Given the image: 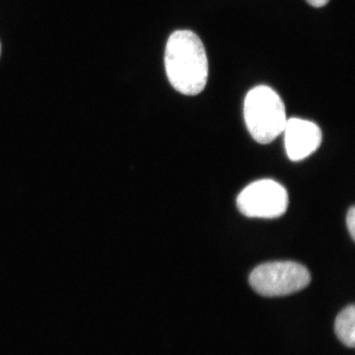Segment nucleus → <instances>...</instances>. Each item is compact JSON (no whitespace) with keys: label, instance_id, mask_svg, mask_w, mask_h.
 <instances>
[{"label":"nucleus","instance_id":"f257e3e1","mask_svg":"<svg viewBox=\"0 0 355 355\" xmlns=\"http://www.w3.org/2000/svg\"><path fill=\"white\" fill-rule=\"evenodd\" d=\"M165 69L175 90L187 96L202 93L209 78V60L202 40L190 30H178L168 39Z\"/></svg>","mask_w":355,"mask_h":355},{"label":"nucleus","instance_id":"f03ea898","mask_svg":"<svg viewBox=\"0 0 355 355\" xmlns=\"http://www.w3.org/2000/svg\"><path fill=\"white\" fill-rule=\"evenodd\" d=\"M244 119L250 135L257 142L270 144L286 128V107L272 88L257 86L245 98Z\"/></svg>","mask_w":355,"mask_h":355},{"label":"nucleus","instance_id":"7ed1b4c3","mask_svg":"<svg viewBox=\"0 0 355 355\" xmlns=\"http://www.w3.org/2000/svg\"><path fill=\"white\" fill-rule=\"evenodd\" d=\"M252 288L265 297H280L303 291L311 282L309 270L293 261H273L257 266L249 279Z\"/></svg>","mask_w":355,"mask_h":355},{"label":"nucleus","instance_id":"20e7f679","mask_svg":"<svg viewBox=\"0 0 355 355\" xmlns=\"http://www.w3.org/2000/svg\"><path fill=\"white\" fill-rule=\"evenodd\" d=\"M237 205L242 214L251 218H277L286 214L288 193L277 182L260 180L240 193Z\"/></svg>","mask_w":355,"mask_h":355},{"label":"nucleus","instance_id":"39448f33","mask_svg":"<svg viewBox=\"0 0 355 355\" xmlns=\"http://www.w3.org/2000/svg\"><path fill=\"white\" fill-rule=\"evenodd\" d=\"M282 133L287 156L294 162L309 157L321 146V130L312 121L289 119Z\"/></svg>","mask_w":355,"mask_h":355},{"label":"nucleus","instance_id":"423d86ee","mask_svg":"<svg viewBox=\"0 0 355 355\" xmlns=\"http://www.w3.org/2000/svg\"><path fill=\"white\" fill-rule=\"evenodd\" d=\"M335 333L343 345L354 349L355 345V308L347 306L336 318Z\"/></svg>","mask_w":355,"mask_h":355},{"label":"nucleus","instance_id":"0eeeda50","mask_svg":"<svg viewBox=\"0 0 355 355\" xmlns=\"http://www.w3.org/2000/svg\"><path fill=\"white\" fill-rule=\"evenodd\" d=\"M347 226L352 239L355 240V209L354 207H350L347 216Z\"/></svg>","mask_w":355,"mask_h":355},{"label":"nucleus","instance_id":"6e6552de","mask_svg":"<svg viewBox=\"0 0 355 355\" xmlns=\"http://www.w3.org/2000/svg\"><path fill=\"white\" fill-rule=\"evenodd\" d=\"M308 3L310 4L311 6L316 7V8H320V7H323L328 4V2L330 0H306Z\"/></svg>","mask_w":355,"mask_h":355},{"label":"nucleus","instance_id":"1a4fd4ad","mask_svg":"<svg viewBox=\"0 0 355 355\" xmlns=\"http://www.w3.org/2000/svg\"><path fill=\"white\" fill-rule=\"evenodd\" d=\"M0 55H1V44H0Z\"/></svg>","mask_w":355,"mask_h":355}]
</instances>
